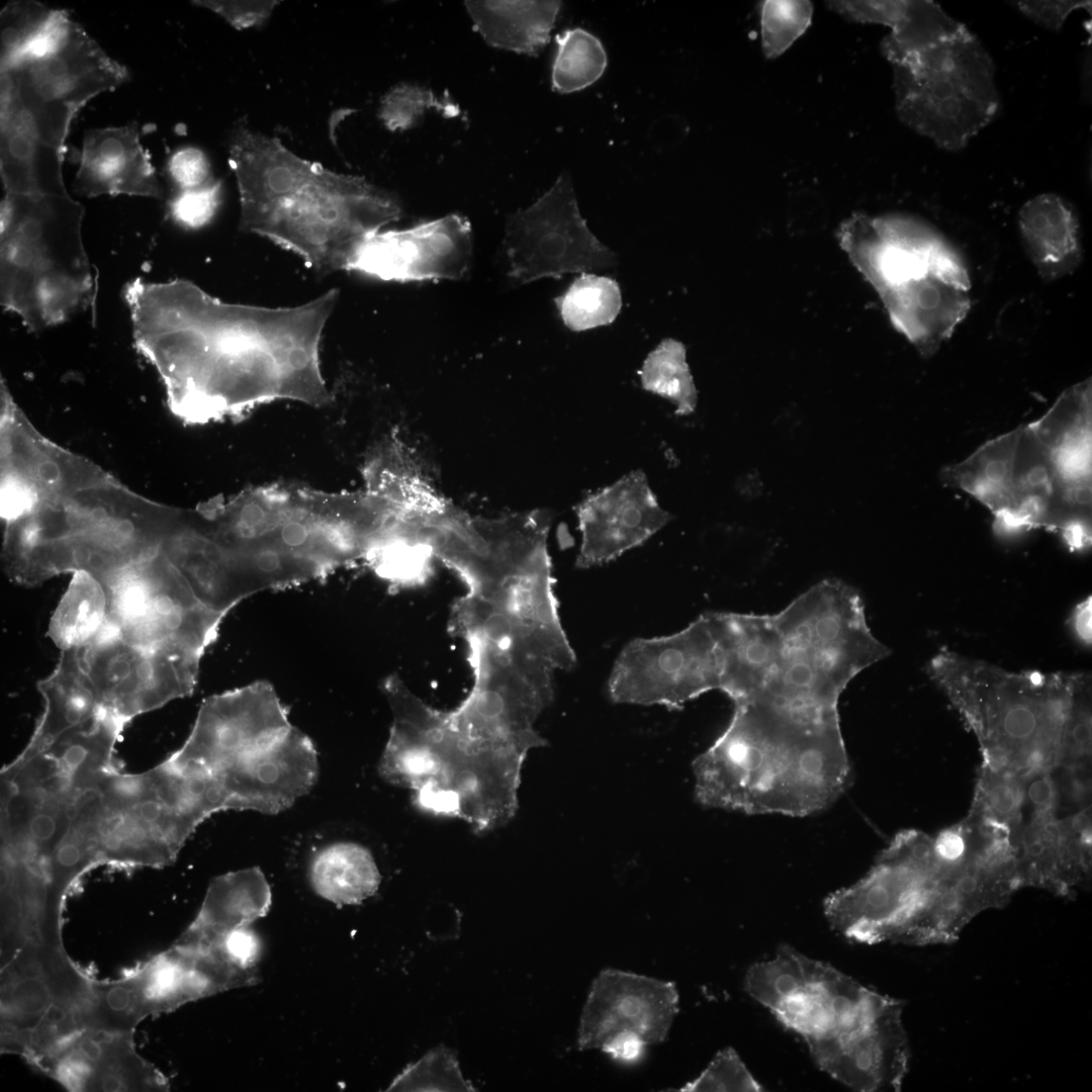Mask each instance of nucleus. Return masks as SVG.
<instances>
[{
  "label": "nucleus",
  "instance_id": "8fccbe9b",
  "mask_svg": "<svg viewBox=\"0 0 1092 1092\" xmlns=\"http://www.w3.org/2000/svg\"><path fill=\"white\" fill-rule=\"evenodd\" d=\"M209 945L217 946L233 963L243 969H256L261 954V941L248 926L234 929Z\"/></svg>",
  "mask_w": 1092,
  "mask_h": 1092
},
{
  "label": "nucleus",
  "instance_id": "e433bc0d",
  "mask_svg": "<svg viewBox=\"0 0 1092 1092\" xmlns=\"http://www.w3.org/2000/svg\"><path fill=\"white\" fill-rule=\"evenodd\" d=\"M642 387L675 404L677 416L695 411L697 390L682 343L666 338L652 350L638 371Z\"/></svg>",
  "mask_w": 1092,
  "mask_h": 1092
},
{
  "label": "nucleus",
  "instance_id": "4468645a",
  "mask_svg": "<svg viewBox=\"0 0 1092 1092\" xmlns=\"http://www.w3.org/2000/svg\"><path fill=\"white\" fill-rule=\"evenodd\" d=\"M968 851L936 884L906 927L903 943H951L980 913L1005 906L1021 889L1013 840L969 818Z\"/></svg>",
  "mask_w": 1092,
  "mask_h": 1092
},
{
  "label": "nucleus",
  "instance_id": "2eb2a0df",
  "mask_svg": "<svg viewBox=\"0 0 1092 1092\" xmlns=\"http://www.w3.org/2000/svg\"><path fill=\"white\" fill-rule=\"evenodd\" d=\"M503 248L509 278L518 285L617 263L616 254L581 216L568 173H562L532 205L508 216Z\"/></svg>",
  "mask_w": 1092,
  "mask_h": 1092
},
{
  "label": "nucleus",
  "instance_id": "c85d7f7f",
  "mask_svg": "<svg viewBox=\"0 0 1092 1092\" xmlns=\"http://www.w3.org/2000/svg\"><path fill=\"white\" fill-rule=\"evenodd\" d=\"M1018 224L1026 251L1044 280L1060 279L1078 267L1079 222L1062 197L1043 193L1031 198L1020 209Z\"/></svg>",
  "mask_w": 1092,
  "mask_h": 1092
},
{
  "label": "nucleus",
  "instance_id": "f8f14e48",
  "mask_svg": "<svg viewBox=\"0 0 1092 1092\" xmlns=\"http://www.w3.org/2000/svg\"><path fill=\"white\" fill-rule=\"evenodd\" d=\"M104 588L108 620L120 637L199 661L225 617L194 596L161 549L122 570Z\"/></svg>",
  "mask_w": 1092,
  "mask_h": 1092
},
{
  "label": "nucleus",
  "instance_id": "a18cd8bd",
  "mask_svg": "<svg viewBox=\"0 0 1092 1092\" xmlns=\"http://www.w3.org/2000/svg\"><path fill=\"white\" fill-rule=\"evenodd\" d=\"M167 170L178 191L199 188L213 180L208 159L194 147L175 151L168 160Z\"/></svg>",
  "mask_w": 1092,
  "mask_h": 1092
},
{
  "label": "nucleus",
  "instance_id": "f3484780",
  "mask_svg": "<svg viewBox=\"0 0 1092 1092\" xmlns=\"http://www.w3.org/2000/svg\"><path fill=\"white\" fill-rule=\"evenodd\" d=\"M119 763L101 778L98 864L161 868L172 863L189 835L168 803L156 767L122 771Z\"/></svg>",
  "mask_w": 1092,
  "mask_h": 1092
},
{
  "label": "nucleus",
  "instance_id": "20e7f679",
  "mask_svg": "<svg viewBox=\"0 0 1092 1092\" xmlns=\"http://www.w3.org/2000/svg\"><path fill=\"white\" fill-rule=\"evenodd\" d=\"M745 990L833 1079L861 1092L901 1089L910 1060L901 1001L788 944L748 969Z\"/></svg>",
  "mask_w": 1092,
  "mask_h": 1092
},
{
  "label": "nucleus",
  "instance_id": "2f4dec72",
  "mask_svg": "<svg viewBox=\"0 0 1092 1092\" xmlns=\"http://www.w3.org/2000/svg\"><path fill=\"white\" fill-rule=\"evenodd\" d=\"M107 594L102 583L84 571L73 573L50 621L48 635L61 649L80 648L108 626Z\"/></svg>",
  "mask_w": 1092,
  "mask_h": 1092
},
{
  "label": "nucleus",
  "instance_id": "7ed1b4c3",
  "mask_svg": "<svg viewBox=\"0 0 1092 1092\" xmlns=\"http://www.w3.org/2000/svg\"><path fill=\"white\" fill-rule=\"evenodd\" d=\"M693 771L705 807L802 817L835 802L850 763L839 716L753 700L734 703L728 726Z\"/></svg>",
  "mask_w": 1092,
  "mask_h": 1092
},
{
  "label": "nucleus",
  "instance_id": "79ce46f5",
  "mask_svg": "<svg viewBox=\"0 0 1092 1092\" xmlns=\"http://www.w3.org/2000/svg\"><path fill=\"white\" fill-rule=\"evenodd\" d=\"M430 108H436L447 116L459 113L451 100L439 98L424 87L402 84L383 97L379 117L390 130L406 129Z\"/></svg>",
  "mask_w": 1092,
  "mask_h": 1092
},
{
  "label": "nucleus",
  "instance_id": "ea45409f",
  "mask_svg": "<svg viewBox=\"0 0 1092 1092\" xmlns=\"http://www.w3.org/2000/svg\"><path fill=\"white\" fill-rule=\"evenodd\" d=\"M388 1091H474L462 1077L457 1059L446 1046L430 1051L408 1065L390 1084Z\"/></svg>",
  "mask_w": 1092,
  "mask_h": 1092
},
{
  "label": "nucleus",
  "instance_id": "3c124183",
  "mask_svg": "<svg viewBox=\"0 0 1092 1092\" xmlns=\"http://www.w3.org/2000/svg\"><path fill=\"white\" fill-rule=\"evenodd\" d=\"M1072 628L1085 644L1091 642V598L1076 607L1071 617Z\"/></svg>",
  "mask_w": 1092,
  "mask_h": 1092
},
{
  "label": "nucleus",
  "instance_id": "c03bdc74",
  "mask_svg": "<svg viewBox=\"0 0 1092 1092\" xmlns=\"http://www.w3.org/2000/svg\"><path fill=\"white\" fill-rule=\"evenodd\" d=\"M222 197V181L212 180L199 188L178 191L168 203L175 223L188 230H198L214 217Z\"/></svg>",
  "mask_w": 1092,
  "mask_h": 1092
},
{
  "label": "nucleus",
  "instance_id": "412c9836",
  "mask_svg": "<svg viewBox=\"0 0 1092 1092\" xmlns=\"http://www.w3.org/2000/svg\"><path fill=\"white\" fill-rule=\"evenodd\" d=\"M574 510L581 533L575 565L581 569L603 565L642 545L671 520L641 470L587 494Z\"/></svg>",
  "mask_w": 1092,
  "mask_h": 1092
},
{
  "label": "nucleus",
  "instance_id": "9b49d317",
  "mask_svg": "<svg viewBox=\"0 0 1092 1092\" xmlns=\"http://www.w3.org/2000/svg\"><path fill=\"white\" fill-rule=\"evenodd\" d=\"M949 868L938 858L932 837L901 831L863 878L827 897L825 916L851 940L896 943Z\"/></svg>",
  "mask_w": 1092,
  "mask_h": 1092
},
{
  "label": "nucleus",
  "instance_id": "393cba45",
  "mask_svg": "<svg viewBox=\"0 0 1092 1092\" xmlns=\"http://www.w3.org/2000/svg\"><path fill=\"white\" fill-rule=\"evenodd\" d=\"M78 163L73 186L82 196H163L162 185L134 122L88 129Z\"/></svg>",
  "mask_w": 1092,
  "mask_h": 1092
},
{
  "label": "nucleus",
  "instance_id": "a211bd4d",
  "mask_svg": "<svg viewBox=\"0 0 1092 1092\" xmlns=\"http://www.w3.org/2000/svg\"><path fill=\"white\" fill-rule=\"evenodd\" d=\"M97 703L126 725L136 716L193 693L199 660L132 644L109 623L75 648Z\"/></svg>",
  "mask_w": 1092,
  "mask_h": 1092
},
{
  "label": "nucleus",
  "instance_id": "4be33fe9",
  "mask_svg": "<svg viewBox=\"0 0 1092 1092\" xmlns=\"http://www.w3.org/2000/svg\"><path fill=\"white\" fill-rule=\"evenodd\" d=\"M1021 888L1072 898L1091 879V806L1071 815L1024 812L1015 840Z\"/></svg>",
  "mask_w": 1092,
  "mask_h": 1092
},
{
  "label": "nucleus",
  "instance_id": "de8ad7c7",
  "mask_svg": "<svg viewBox=\"0 0 1092 1092\" xmlns=\"http://www.w3.org/2000/svg\"><path fill=\"white\" fill-rule=\"evenodd\" d=\"M225 19L237 29L258 26L271 15L278 1H193Z\"/></svg>",
  "mask_w": 1092,
  "mask_h": 1092
},
{
  "label": "nucleus",
  "instance_id": "4c0bfd02",
  "mask_svg": "<svg viewBox=\"0 0 1092 1092\" xmlns=\"http://www.w3.org/2000/svg\"><path fill=\"white\" fill-rule=\"evenodd\" d=\"M1092 680L1078 671L1061 751L1059 766L1066 772L1090 776L1092 748Z\"/></svg>",
  "mask_w": 1092,
  "mask_h": 1092
},
{
  "label": "nucleus",
  "instance_id": "bb28decb",
  "mask_svg": "<svg viewBox=\"0 0 1092 1092\" xmlns=\"http://www.w3.org/2000/svg\"><path fill=\"white\" fill-rule=\"evenodd\" d=\"M64 151L35 132L10 89L0 83V174L5 192L68 193Z\"/></svg>",
  "mask_w": 1092,
  "mask_h": 1092
},
{
  "label": "nucleus",
  "instance_id": "423d86ee",
  "mask_svg": "<svg viewBox=\"0 0 1092 1092\" xmlns=\"http://www.w3.org/2000/svg\"><path fill=\"white\" fill-rule=\"evenodd\" d=\"M391 514V504L367 489L325 492L274 483L213 502L210 520L217 538L234 553L278 554L323 577L366 560Z\"/></svg>",
  "mask_w": 1092,
  "mask_h": 1092
},
{
  "label": "nucleus",
  "instance_id": "f704fd0d",
  "mask_svg": "<svg viewBox=\"0 0 1092 1092\" xmlns=\"http://www.w3.org/2000/svg\"><path fill=\"white\" fill-rule=\"evenodd\" d=\"M554 301L565 327L583 332L612 324L621 311L622 293L616 280L582 273Z\"/></svg>",
  "mask_w": 1092,
  "mask_h": 1092
},
{
  "label": "nucleus",
  "instance_id": "f257e3e1",
  "mask_svg": "<svg viewBox=\"0 0 1092 1092\" xmlns=\"http://www.w3.org/2000/svg\"><path fill=\"white\" fill-rule=\"evenodd\" d=\"M336 288L292 307L230 303L185 279L123 288L138 351L155 367L171 411L192 424L236 418L278 399L332 401L321 370Z\"/></svg>",
  "mask_w": 1092,
  "mask_h": 1092
},
{
  "label": "nucleus",
  "instance_id": "473e14b6",
  "mask_svg": "<svg viewBox=\"0 0 1092 1092\" xmlns=\"http://www.w3.org/2000/svg\"><path fill=\"white\" fill-rule=\"evenodd\" d=\"M969 29L928 0H906L905 8L891 32L881 42V51L893 65H904L918 55Z\"/></svg>",
  "mask_w": 1092,
  "mask_h": 1092
},
{
  "label": "nucleus",
  "instance_id": "37998d69",
  "mask_svg": "<svg viewBox=\"0 0 1092 1092\" xmlns=\"http://www.w3.org/2000/svg\"><path fill=\"white\" fill-rule=\"evenodd\" d=\"M763 1088L732 1048L716 1054L709 1066L677 1091H761Z\"/></svg>",
  "mask_w": 1092,
  "mask_h": 1092
},
{
  "label": "nucleus",
  "instance_id": "ddd939ff",
  "mask_svg": "<svg viewBox=\"0 0 1092 1092\" xmlns=\"http://www.w3.org/2000/svg\"><path fill=\"white\" fill-rule=\"evenodd\" d=\"M128 78L127 69L74 20L51 51L0 71V83L10 89L38 136L64 152L78 111Z\"/></svg>",
  "mask_w": 1092,
  "mask_h": 1092
},
{
  "label": "nucleus",
  "instance_id": "aec40b11",
  "mask_svg": "<svg viewBox=\"0 0 1092 1092\" xmlns=\"http://www.w3.org/2000/svg\"><path fill=\"white\" fill-rule=\"evenodd\" d=\"M678 1012L673 982L614 969L602 970L583 1005L577 1046L603 1050L621 1035L639 1037L646 1045L666 1039Z\"/></svg>",
  "mask_w": 1092,
  "mask_h": 1092
},
{
  "label": "nucleus",
  "instance_id": "c9c22d12",
  "mask_svg": "<svg viewBox=\"0 0 1092 1092\" xmlns=\"http://www.w3.org/2000/svg\"><path fill=\"white\" fill-rule=\"evenodd\" d=\"M551 84L558 93L583 90L604 75L608 56L598 36L580 27L568 28L555 36Z\"/></svg>",
  "mask_w": 1092,
  "mask_h": 1092
},
{
  "label": "nucleus",
  "instance_id": "b1692460",
  "mask_svg": "<svg viewBox=\"0 0 1092 1092\" xmlns=\"http://www.w3.org/2000/svg\"><path fill=\"white\" fill-rule=\"evenodd\" d=\"M160 549L194 596L216 613L226 616L254 595L235 556L197 511H177Z\"/></svg>",
  "mask_w": 1092,
  "mask_h": 1092
},
{
  "label": "nucleus",
  "instance_id": "1a4fd4ad",
  "mask_svg": "<svg viewBox=\"0 0 1092 1092\" xmlns=\"http://www.w3.org/2000/svg\"><path fill=\"white\" fill-rule=\"evenodd\" d=\"M893 72L898 117L942 150H963L998 114L994 63L970 30Z\"/></svg>",
  "mask_w": 1092,
  "mask_h": 1092
},
{
  "label": "nucleus",
  "instance_id": "a19ab883",
  "mask_svg": "<svg viewBox=\"0 0 1092 1092\" xmlns=\"http://www.w3.org/2000/svg\"><path fill=\"white\" fill-rule=\"evenodd\" d=\"M758 8L761 47L768 59L781 56L806 31L813 13L809 1L766 0Z\"/></svg>",
  "mask_w": 1092,
  "mask_h": 1092
},
{
  "label": "nucleus",
  "instance_id": "dca6fc26",
  "mask_svg": "<svg viewBox=\"0 0 1092 1092\" xmlns=\"http://www.w3.org/2000/svg\"><path fill=\"white\" fill-rule=\"evenodd\" d=\"M719 688L718 656L704 614L676 633L629 641L608 680L614 703L669 710Z\"/></svg>",
  "mask_w": 1092,
  "mask_h": 1092
},
{
  "label": "nucleus",
  "instance_id": "7c9ffc66",
  "mask_svg": "<svg viewBox=\"0 0 1092 1092\" xmlns=\"http://www.w3.org/2000/svg\"><path fill=\"white\" fill-rule=\"evenodd\" d=\"M314 892L338 905H357L373 896L380 885V873L369 849L351 841L322 847L309 866Z\"/></svg>",
  "mask_w": 1092,
  "mask_h": 1092
},
{
  "label": "nucleus",
  "instance_id": "c756f323",
  "mask_svg": "<svg viewBox=\"0 0 1092 1092\" xmlns=\"http://www.w3.org/2000/svg\"><path fill=\"white\" fill-rule=\"evenodd\" d=\"M473 23L487 43L529 56L548 43L560 1H465Z\"/></svg>",
  "mask_w": 1092,
  "mask_h": 1092
},
{
  "label": "nucleus",
  "instance_id": "a878e982",
  "mask_svg": "<svg viewBox=\"0 0 1092 1092\" xmlns=\"http://www.w3.org/2000/svg\"><path fill=\"white\" fill-rule=\"evenodd\" d=\"M970 287L968 272H932L881 296L897 328L929 357L968 314Z\"/></svg>",
  "mask_w": 1092,
  "mask_h": 1092
},
{
  "label": "nucleus",
  "instance_id": "f03ea898",
  "mask_svg": "<svg viewBox=\"0 0 1092 1092\" xmlns=\"http://www.w3.org/2000/svg\"><path fill=\"white\" fill-rule=\"evenodd\" d=\"M229 151L240 229L294 253L320 274L347 270L369 236L401 216L392 194L301 159L245 121L235 126Z\"/></svg>",
  "mask_w": 1092,
  "mask_h": 1092
},
{
  "label": "nucleus",
  "instance_id": "6e6552de",
  "mask_svg": "<svg viewBox=\"0 0 1092 1092\" xmlns=\"http://www.w3.org/2000/svg\"><path fill=\"white\" fill-rule=\"evenodd\" d=\"M84 214L69 193L5 192L1 200V304L29 331L63 324L95 299Z\"/></svg>",
  "mask_w": 1092,
  "mask_h": 1092
},
{
  "label": "nucleus",
  "instance_id": "6ab92c4d",
  "mask_svg": "<svg viewBox=\"0 0 1092 1092\" xmlns=\"http://www.w3.org/2000/svg\"><path fill=\"white\" fill-rule=\"evenodd\" d=\"M473 255L469 221L458 214L404 230L377 232L355 252L347 271L386 282L461 280Z\"/></svg>",
  "mask_w": 1092,
  "mask_h": 1092
},
{
  "label": "nucleus",
  "instance_id": "39448f33",
  "mask_svg": "<svg viewBox=\"0 0 1092 1092\" xmlns=\"http://www.w3.org/2000/svg\"><path fill=\"white\" fill-rule=\"evenodd\" d=\"M112 479L77 485L41 499L16 525L14 553L4 561L12 580L38 584L84 571L103 586L156 553L169 510L130 502Z\"/></svg>",
  "mask_w": 1092,
  "mask_h": 1092
},
{
  "label": "nucleus",
  "instance_id": "5701e85b",
  "mask_svg": "<svg viewBox=\"0 0 1092 1092\" xmlns=\"http://www.w3.org/2000/svg\"><path fill=\"white\" fill-rule=\"evenodd\" d=\"M34 1068L69 1091H168L166 1077L135 1050L133 1032L84 1028Z\"/></svg>",
  "mask_w": 1092,
  "mask_h": 1092
},
{
  "label": "nucleus",
  "instance_id": "72a5a7b5",
  "mask_svg": "<svg viewBox=\"0 0 1092 1092\" xmlns=\"http://www.w3.org/2000/svg\"><path fill=\"white\" fill-rule=\"evenodd\" d=\"M1026 778L982 763L969 817L1008 834L1014 841L1025 804Z\"/></svg>",
  "mask_w": 1092,
  "mask_h": 1092
},
{
  "label": "nucleus",
  "instance_id": "0eeeda50",
  "mask_svg": "<svg viewBox=\"0 0 1092 1092\" xmlns=\"http://www.w3.org/2000/svg\"><path fill=\"white\" fill-rule=\"evenodd\" d=\"M975 734L982 763L1028 776L1059 766L1077 672H1013L941 650L927 663Z\"/></svg>",
  "mask_w": 1092,
  "mask_h": 1092
},
{
  "label": "nucleus",
  "instance_id": "9d476101",
  "mask_svg": "<svg viewBox=\"0 0 1092 1092\" xmlns=\"http://www.w3.org/2000/svg\"><path fill=\"white\" fill-rule=\"evenodd\" d=\"M256 982L254 971L240 968L217 949L176 940L123 978L93 979L86 1023L94 1029L133 1032L149 1016Z\"/></svg>",
  "mask_w": 1092,
  "mask_h": 1092
},
{
  "label": "nucleus",
  "instance_id": "58836bf2",
  "mask_svg": "<svg viewBox=\"0 0 1092 1092\" xmlns=\"http://www.w3.org/2000/svg\"><path fill=\"white\" fill-rule=\"evenodd\" d=\"M57 9L36 1H13L1 11L0 71L11 68L53 19Z\"/></svg>",
  "mask_w": 1092,
  "mask_h": 1092
},
{
  "label": "nucleus",
  "instance_id": "cd10ccee",
  "mask_svg": "<svg viewBox=\"0 0 1092 1092\" xmlns=\"http://www.w3.org/2000/svg\"><path fill=\"white\" fill-rule=\"evenodd\" d=\"M271 902L270 885L259 868L216 877L195 919L177 940L199 946L212 944L228 932L264 917Z\"/></svg>",
  "mask_w": 1092,
  "mask_h": 1092
},
{
  "label": "nucleus",
  "instance_id": "49530a36",
  "mask_svg": "<svg viewBox=\"0 0 1092 1092\" xmlns=\"http://www.w3.org/2000/svg\"><path fill=\"white\" fill-rule=\"evenodd\" d=\"M906 0L892 1H828L827 6L848 20L876 23L890 28L899 20Z\"/></svg>",
  "mask_w": 1092,
  "mask_h": 1092
},
{
  "label": "nucleus",
  "instance_id": "09e8293b",
  "mask_svg": "<svg viewBox=\"0 0 1092 1092\" xmlns=\"http://www.w3.org/2000/svg\"><path fill=\"white\" fill-rule=\"evenodd\" d=\"M1026 17L1043 27L1059 31L1067 17L1075 10L1091 11V1H1014L1010 2Z\"/></svg>",
  "mask_w": 1092,
  "mask_h": 1092
}]
</instances>
